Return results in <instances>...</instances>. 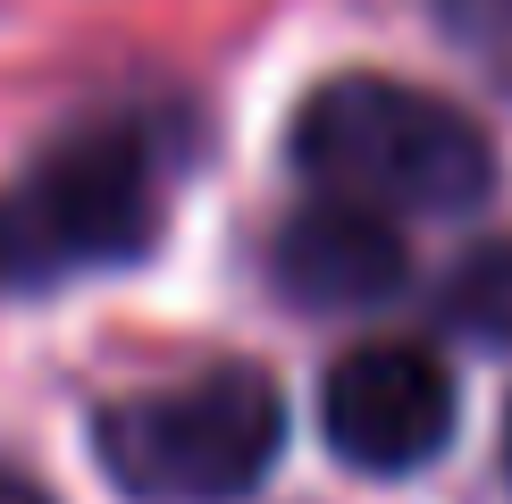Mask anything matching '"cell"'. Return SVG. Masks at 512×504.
Listing matches in <instances>:
<instances>
[{
  "label": "cell",
  "mask_w": 512,
  "mask_h": 504,
  "mask_svg": "<svg viewBox=\"0 0 512 504\" xmlns=\"http://www.w3.org/2000/svg\"><path fill=\"white\" fill-rule=\"evenodd\" d=\"M294 168L353 210H479L496 185V152L454 101L395 76H328L294 118Z\"/></svg>",
  "instance_id": "1"
},
{
  "label": "cell",
  "mask_w": 512,
  "mask_h": 504,
  "mask_svg": "<svg viewBox=\"0 0 512 504\" xmlns=\"http://www.w3.org/2000/svg\"><path fill=\"white\" fill-rule=\"evenodd\" d=\"M319 429L353 471L403 479L420 462H437L454 437V378L429 345H361L328 370Z\"/></svg>",
  "instance_id": "4"
},
{
  "label": "cell",
  "mask_w": 512,
  "mask_h": 504,
  "mask_svg": "<svg viewBox=\"0 0 512 504\" xmlns=\"http://www.w3.org/2000/svg\"><path fill=\"white\" fill-rule=\"evenodd\" d=\"M269 278L303 311H361L403 286V227L353 202H311L277 227Z\"/></svg>",
  "instance_id": "5"
},
{
  "label": "cell",
  "mask_w": 512,
  "mask_h": 504,
  "mask_svg": "<svg viewBox=\"0 0 512 504\" xmlns=\"http://www.w3.org/2000/svg\"><path fill=\"white\" fill-rule=\"evenodd\" d=\"M504 479H512V412H504Z\"/></svg>",
  "instance_id": "8"
},
{
  "label": "cell",
  "mask_w": 512,
  "mask_h": 504,
  "mask_svg": "<svg viewBox=\"0 0 512 504\" xmlns=\"http://www.w3.org/2000/svg\"><path fill=\"white\" fill-rule=\"evenodd\" d=\"M152 236H160V160L135 126L59 135L0 194V278L26 286L143 261Z\"/></svg>",
  "instance_id": "3"
},
{
  "label": "cell",
  "mask_w": 512,
  "mask_h": 504,
  "mask_svg": "<svg viewBox=\"0 0 512 504\" xmlns=\"http://www.w3.org/2000/svg\"><path fill=\"white\" fill-rule=\"evenodd\" d=\"M0 504H51L42 488H26V479H0Z\"/></svg>",
  "instance_id": "7"
},
{
  "label": "cell",
  "mask_w": 512,
  "mask_h": 504,
  "mask_svg": "<svg viewBox=\"0 0 512 504\" xmlns=\"http://www.w3.org/2000/svg\"><path fill=\"white\" fill-rule=\"evenodd\" d=\"M277 446H286V395L244 362L110 404L93 420L101 471L135 504H236L269 479Z\"/></svg>",
  "instance_id": "2"
},
{
  "label": "cell",
  "mask_w": 512,
  "mask_h": 504,
  "mask_svg": "<svg viewBox=\"0 0 512 504\" xmlns=\"http://www.w3.org/2000/svg\"><path fill=\"white\" fill-rule=\"evenodd\" d=\"M437 26L479 76L512 84V0H437Z\"/></svg>",
  "instance_id": "6"
}]
</instances>
